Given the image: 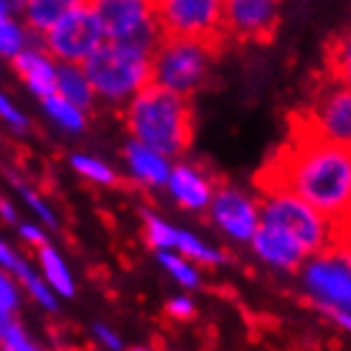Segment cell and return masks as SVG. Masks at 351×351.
<instances>
[{
	"mask_svg": "<svg viewBox=\"0 0 351 351\" xmlns=\"http://www.w3.org/2000/svg\"><path fill=\"white\" fill-rule=\"evenodd\" d=\"M288 141L255 173L263 196H293L328 224L351 209V148L326 141L303 110L288 117Z\"/></svg>",
	"mask_w": 351,
	"mask_h": 351,
	"instance_id": "obj_1",
	"label": "cell"
},
{
	"mask_svg": "<svg viewBox=\"0 0 351 351\" xmlns=\"http://www.w3.org/2000/svg\"><path fill=\"white\" fill-rule=\"evenodd\" d=\"M128 128L135 143L163 156H181L193 141V110L189 97L150 84L132 97Z\"/></svg>",
	"mask_w": 351,
	"mask_h": 351,
	"instance_id": "obj_2",
	"label": "cell"
},
{
	"mask_svg": "<svg viewBox=\"0 0 351 351\" xmlns=\"http://www.w3.org/2000/svg\"><path fill=\"white\" fill-rule=\"evenodd\" d=\"M150 13L160 41H191L221 53L227 34L221 23V3L214 0H156Z\"/></svg>",
	"mask_w": 351,
	"mask_h": 351,
	"instance_id": "obj_3",
	"label": "cell"
},
{
	"mask_svg": "<svg viewBox=\"0 0 351 351\" xmlns=\"http://www.w3.org/2000/svg\"><path fill=\"white\" fill-rule=\"evenodd\" d=\"M153 56L125 46L102 44L87 62H84V74H87L89 87L105 97L120 99L128 95H138L141 89L153 84Z\"/></svg>",
	"mask_w": 351,
	"mask_h": 351,
	"instance_id": "obj_4",
	"label": "cell"
},
{
	"mask_svg": "<svg viewBox=\"0 0 351 351\" xmlns=\"http://www.w3.org/2000/svg\"><path fill=\"white\" fill-rule=\"evenodd\" d=\"M219 56L202 44L191 41H160L153 51V84L189 97L206 84L211 59Z\"/></svg>",
	"mask_w": 351,
	"mask_h": 351,
	"instance_id": "obj_5",
	"label": "cell"
},
{
	"mask_svg": "<svg viewBox=\"0 0 351 351\" xmlns=\"http://www.w3.org/2000/svg\"><path fill=\"white\" fill-rule=\"evenodd\" d=\"M105 41L97 3H71L66 16L44 36L49 53L64 64H84Z\"/></svg>",
	"mask_w": 351,
	"mask_h": 351,
	"instance_id": "obj_6",
	"label": "cell"
},
{
	"mask_svg": "<svg viewBox=\"0 0 351 351\" xmlns=\"http://www.w3.org/2000/svg\"><path fill=\"white\" fill-rule=\"evenodd\" d=\"M97 16L102 21L107 44L135 49L150 56L158 49L160 34L150 13V3L107 0V3H97Z\"/></svg>",
	"mask_w": 351,
	"mask_h": 351,
	"instance_id": "obj_7",
	"label": "cell"
},
{
	"mask_svg": "<svg viewBox=\"0 0 351 351\" xmlns=\"http://www.w3.org/2000/svg\"><path fill=\"white\" fill-rule=\"evenodd\" d=\"M263 224L282 229L303 250L328 255V221L293 196H263Z\"/></svg>",
	"mask_w": 351,
	"mask_h": 351,
	"instance_id": "obj_8",
	"label": "cell"
},
{
	"mask_svg": "<svg viewBox=\"0 0 351 351\" xmlns=\"http://www.w3.org/2000/svg\"><path fill=\"white\" fill-rule=\"evenodd\" d=\"M303 114L326 141L351 148V89L326 82L316 89L313 102L303 107Z\"/></svg>",
	"mask_w": 351,
	"mask_h": 351,
	"instance_id": "obj_9",
	"label": "cell"
},
{
	"mask_svg": "<svg viewBox=\"0 0 351 351\" xmlns=\"http://www.w3.org/2000/svg\"><path fill=\"white\" fill-rule=\"evenodd\" d=\"M221 23H224L227 41L242 38V41H255V44H270L275 38L280 16H278L275 3L232 0V3H221Z\"/></svg>",
	"mask_w": 351,
	"mask_h": 351,
	"instance_id": "obj_10",
	"label": "cell"
},
{
	"mask_svg": "<svg viewBox=\"0 0 351 351\" xmlns=\"http://www.w3.org/2000/svg\"><path fill=\"white\" fill-rule=\"evenodd\" d=\"M211 217L237 239L255 237L257 227H260L255 206L247 202L245 196H239L237 191H227V189H221L217 196H211Z\"/></svg>",
	"mask_w": 351,
	"mask_h": 351,
	"instance_id": "obj_11",
	"label": "cell"
},
{
	"mask_svg": "<svg viewBox=\"0 0 351 351\" xmlns=\"http://www.w3.org/2000/svg\"><path fill=\"white\" fill-rule=\"evenodd\" d=\"M308 282L331 306H343L351 311V272L343 265H339L336 260L318 257L316 263L308 267Z\"/></svg>",
	"mask_w": 351,
	"mask_h": 351,
	"instance_id": "obj_12",
	"label": "cell"
},
{
	"mask_svg": "<svg viewBox=\"0 0 351 351\" xmlns=\"http://www.w3.org/2000/svg\"><path fill=\"white\" fill-rule=\"evenodd\" d=\"M252 242H255V250L265 260L280 265V267H288V270H295L306 257V250L295 239L285 234L282 229L270 227V224H260Z\"/></svg>",
	"mask_w": 351,
	"mask_h": 351,
	"instance_id": "obj_13",
	"label": "cell"
},
{
	"mask_svg": "<svg viewBox=\"0 0 351 351\" xmlns=\"http://www.w3.org/2000/svg\"><path fill=\"white\" fill-rule=\"evenodd\" d=\"M13 66L36 95H41L44 99L56 95V69H53L49 56L28 49V51H21L13 56Z\"/></svg>",
	"mask_w": 351,
	"mask_h": 351,
	"instance_id": "obj_14",
	"label": "cell"
},
{
	"mask_svg": "<svg viewBox=\"0 0 351 351\" xmlns=\"http://www.w3.org/2000/svg\"><path fill=\"white\" fill-rule=\"evenodd\" d=\"M168 186L178 202L191 209H202L211 202V186L204 181L202 176L186 166H178L168 176Z\"/></svg>",
	"mask_w": 351,
	"mask_h": 351,
	"instance_id": "obj_15",
	"label": "cell"
},
{
	"mask_svg": "<svg viewBox=\"0 0 351 351\" xmlns=\"http://www.w3.org/2000/svg\"><path fill=\"white\" fill-rule=\"evenodd\" d=\"M326 80L351 89V28L343 34H336L326 44Z\"/></svg>",
	"mask_w": 351,
	"mask_h": 351,
	"instance_id": "obj_16",
	"label": "cell"
},
{
	"mask_svg": "<svg viewBox=\"0 0 351 351\" xmlns=\"http://www.w3.org/2000/svg\"><path fill=\"white\" fill-rule=\"evenodd\" d=\"M92 92L89 87L87 74L80 64H62L56 69V95L64 97L69 105H74L77 110H89L92 105Z\"/></svg>",
	"mask_w": 351,
	"mask_h": 351,
	"instance_id": "obj_17",
	"label": "cell"
},
{
	"mask_svg": "<svg viewBox=\"0 0 351 351\" xmlns=\"http://www.w3.org/2000/svg\"><path fill=\"white\" fill-rule=\"evenodd\" d=\"M128 158H130V166L132 171L141 176L143 181H148V184H168V163L160 158L158 153H153V150L143 148L141 143H128Z\"/></svg>",
	"mask_w": 351,
	"mask_h": 351,
	"instance_id": "obj_18",
	"label": "cell"
},
{
	"mask_svg": "<svg viewBox=\"0 0 351 351\" xmlns=\"http://www.w3.org/2000/svg\"><path fill=\"white\" fill-rule=\"evenodd\" d=\"M71 3L66 0H38V3H26L23 10H26V21L28 28L34 34H49L69 10Z\"/></svg>",
	"mask_w": 351,
	"mask_h": 351,
	"instance_id": "obj_19",
	"label": "cell"
},
{
	"mask_svg": "<svg viewBox=\"0 0 351 351\" xmlns=\"http://www.w3.org/2000/svg\"><path fill=\"white\" fill-rule=\"evenodd\" d=\"M38 255H41V265H44V272H46V278H49V282H51L62 295H71V293H74V285H71L69 272H66V267L62 265L59 255H56L49 245L38 247Z\"/></svg>",
	"mask_w": 351,
	"mask_h": 351,
	"instance_id": "obj_20",
	"label": "cell"
},
{
	"mask_svg": "<svg viewBox=\"0 0 351 351\" xmlns=\"http://www.w3.org/2000/svg\"><path fill=\"white\" fill-rule=\"evenodd\" d=\"M351 255V209L343 214L341 219L328 224V257Z\"/></svg>",
	"mask_w": 351,
	"mask_h": 351,
	"instance_id": "obj_21",
	"label": "cell"
},
{
	"mask_svg": "<svg viewBox=\"0 0 351 351\" xmlns=\"http://www.w3.org/2000/svg\"><path fill=\"white\" fill-rule=\"evenodd\" d=\"M44 107L51 112V117H56L59 123L71 128V130H82V128H84V114H82L74 105H69L64 97H59V95L46 97Z\"/></svg>",
	"mask_w": 351,
	"mask_h": 351,
	"instance_id": "obj_22",
	"label": "cell"
},
{
	"mask_svg": "<svg viewBox=\"0 0 351 351\" xmlns=\"http://www.w3.org/2000/svg\"><path fill=\"white\" fill-rule=\"evenodd\" d=\"M23 46V31L10 16L0 13V53L3 56H16Z\"/></svg>",
	"mask_w": 351,
	"mask_h": 351,
	"instance_id": "obj_23",
	"label": "cell"
},
{
	"mask_svg": "<svg viewBox=\"0 0 351 351\" xmlns=\"http://www.w3.org/2000/svg\"><path fill=\"white\" fill-rule=\"evenodd\" d=\"M71 166L77 168L82 176H89L95 181H102V184H114V173L107 166H102L99 160L95 158H84V156H74L71 158Z\"/></svg>",
	"mask_w": 351,
	"mask_h": 351,
	"instance_id": "obj_24",
	"label": "cell"
},
{
	"mask_svg": "<svg viewBox=\"0 0 351 351\" xmlns=\"http://www.w3.org/2000/svg\"><path fill=\"white\" fill-rule=\"evenodd\" d=\"M176 245L181 247V252H184V255L193 257V260H202V263H217V260H219V255H217V252L206 250L199 239H193L191 234H184V232H178Z\"/></svg>",
	"mask_w": 351,
	"mask_h": 351,
	"instance_id": "obj_25",
	"label": "cell"
},
{
	"mask_svg": "<svg viewBox=\"0 0 351 351\" xmlns=\"http://www.w3.org/2000/svg\"><path fill=\"white\" fill-rule=\"evenodd\" d=\"M148 239H150V245H156V247H171V245H176L178 232L171 229L168 224H163V221H158L156 217H148Z\"/></svg>",
	"mask_w": 351,
	"mask_h": 351,
	"instance_id": "obj_26",
	"label": "cell"
},
{
	"mask_svg": "<svg viewBox=\"0 0 351 351\" xmlns=\"http://www.w3.org/2000/svg\"><path fill=\"white\" fill-rule=\"evenodd\" d=\"M160 263L166 265L168 270L173 272L176 278L184 282V285H196V272H193L191 267L181 260V257H173V255H168V252H160Z\"/></svg>",
	"mask_w": 351,
	"mask_h": 351,
	"instance_id": "obj_27",
	"label": "cell"
},
{
	"mask_svg": "<svg viewBox=\"0 0 351 351\" xmlns=\"http://www.w3.org/2000/svg\"><path fill=\"white\" fill-rule=\"evenodd\" d=\"M0 117H5V120H8V123H13L16 128H23V125H26V117L18 112L16 107L10 105L3 95H0Z\"/></svg>",
	"mask_w": 351,
	"mask_h": 351,
	"instance_id": "obj_28",
	"label": "cell"
},
{
	"mask_svg": "<svg viewBox=\"0 0 351 351\" xmlns=\"http://www.w3.org/2000/svg\"><path fill=\"white\" fill-rule=\"evenodd\" d=\"M168 313L176 318H189L193 313V306H191V300L189 298H176L168 303Z\"/></svg>",
	"mask_w": 351,
	"mask_h": 351,
	"instance_id": "obj_29",
	"label": "cell"
},
{
	"mask_svg": "<svg viewBox=\"0 0 351 351\" xmlns=\"http://www.w3.org/2000/svg\"><path fill=\"white\" fill-rule=\"evenodd\" d=\"M21 234H23V237L28 239V242H34V245H38V247H44L46 245V239H44V234H41V232H38V229L36 227H21Z\"/></svg>",
	"mask_w": 351,
	"mask_h": 351,
	"instance_id": "obj_30",
	"label": "cell"
},
{
	"mask_svg": "<svg viewBox=\"0 0 351 351\" xmlns=\"http://www.w3.org/2000/svg\"><path fill=\"white\" fill-rule=\"evenodd\" d=\"M0 263L5 265V267H10V270H16V265L21 263V260H18V257L10 252L8 245H3V242H0Z\"/></svg>",
	"mask_w": 351,
	"mask_h": 351,
	"instance_id": "obj_31",
	"label": "cell"
},
{
	"mask_svg": "<svg viewBox=\"0 0 351 351\" xmlns=\"http://www.w3.org/2000/svg\"><path fill=\"white\" fill-rule=\"evenodd\" d=\"M13 324H16V321L10 318V313H8V311H5L3 306H0V341H3V336H5V331H8V328H10Z\"/></svg>",
	"mask_w": 351,
	"mask_h": 351,
	"instance_id": "obj_32",
	"label": "cell"
},
{
	"mask_svg": "<svg viewBox=\"0 0 351 351\" xmlns=\"http://www.w3.org/2000/svg\"><path fill=\"white\" fill-rule=\"evenodd\" d=\"M97 334L102 336V339H105V341L110 343L112 349H120V341H117V339H114V334H110L107 328H102V326H97Z\"/></svg>",
	"mask_w": 351,
	"mask_h": 351,
	"instance_id": "obj_33",
	"label": "cell"
},
{
	"mask_svg": "<svg viewBox=\"0 0 351 351\" xmlns=\"http://www.w3.org/2000/svg\"><path fill=\"white\" fill-rule=\"evenodd\" d=\"M0 211H3V217H5L8 221H16V211H13V206H10L8 202H3V199H0Z\"/></svg>",
	"mask_w": 351,
	"mask_h": 351,
	"instance_id": "obj_34",
	"label": "cell"
},
{
	"mask_svg": "<svg viewBox=\"0 0 351 351\" xmlns=\"http://www.w3.org/2000/svg\"><path fill=\"white\" fill-rule=\"evenodd\" d=\"M132 351H145V349H132Z\"/></svg>",
	"mask_w": 351,
	"mask_h": 351,
	"instance_id": "obj_35",
	"label": "cell"
}]
</instances>
